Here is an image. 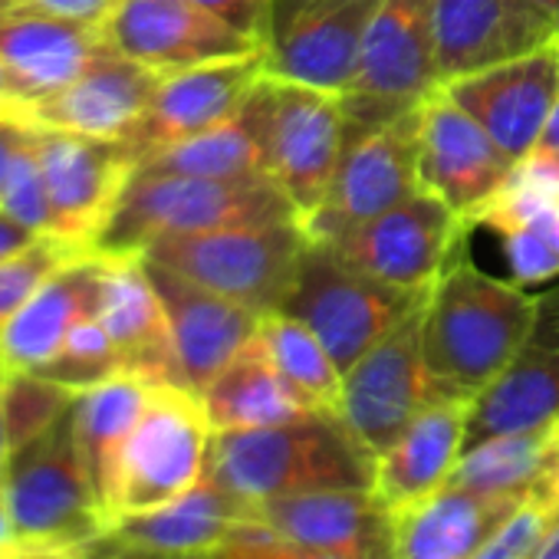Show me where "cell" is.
I'll list each match as a JSON object with an SVG mask.
<instances>
[{"instance_id": "cell-1", "label": "cell", "mask_w": 559, "mask_h": 559, "mask_svg": "<svg viewBox=\"0 0 559 559\" xmlns=\"http://www.w3.org/2000/svg\"><path fill=\"white\" fill-rule=\"evenodd\" d=\"M533 317L530 287L484 273L461 247L421 310V353L438 389L477 399L513 362Z\"/></svg>"}, {"instance_id": "cell-2", "label": "cell", "mask_w": 559, "mask_h": 559, "mask_svg": "<svg viewBox=\"0 0 559 559\" xmlns=\"http://www.w3.org/2000/svg\"><path fill=\"white\" fill-rule=\"evenodd\" d=\"M372 454L330 412L273 428L214 431L207 454V474L250 507L310 490L372 487Z\"/></svg>"}, {"instance_id": "cell-3", "label": "cell", "mask_w": 559, "mask_h": 559, "mask_svg": "<svg viewBox=\"0 0 559 559\" xmlns=\"http://www.w3.org/2000/svg\"><path fill=\"white\" fill-rule=\"evenodd\" d=\"M300 221L270 175L191 178L132 171L112 214L93 240L106 257H142L165 237H188L227 227Z\"/></svg>"}, {"instance_id": "cell-4", "label": "cell", "mask_w": 559, "mask_h": 559, "mask_svg": "<svg viewBox=\"0 0 559 559\" xmlns=\"http://www.w3.org/2000/svg\"><path fill=\"white\" fill-rule=\"evenodd\" d=\"M4 493L21 546L86 549L109 530L76 444L73 405L44 435L8 454Z\"/></svg>"}, {"instance_id": "cell-5", "label": "cell", "mask_w": 559, "mask_h": 559, "mask_svg": "<svg viewBox=\"0 0 559 559\" xmlns=\"http://www.w3.org/2000/svg\"><path fill=\"white\" fill-rule=\"evenodd\" d=\"M428 300V290H402L356 270L326 240H310L284 313L307 323L330 349L343 376L405 317Z\"/></svg>"}, {"instance_id": "cell-6", "label": "cell", "mask_w": 559, "mask_h": 559, "mask_svg": "<svg viewBox=\"0 0 559 559\" xmlns=\"http://www.w3.org/2000/svg\"><path fill=\"white\" fill-rule=\"evenodd\" d=\"M307 247L310 234L300 221H280L165 237L142 257L158 260L194 284L263 317L284 307Z\"/></svg>"}, {"instance_id": "cell-7", "label": "cell", "mask_w": 559, "mask_h": 559, "mask_svg": "<svg viewBox=\"0 0 559 559\" xmlns=\"http://www.w3.org/2000/svg\"><path fill=\"white\" fill-rule=\"evenodd\" d=\"M211 438L214 428L198 392L152 385L145 412L119 457L109 526L116 520L158 510L191 490L207 471Z\"/></svg>"}, {"instance_id": "cell-8", "label": "cell", "mask_w": 559, "mask_h": 559, "mask_svg": "<svg viewBox=\"0 0 559 559\" xmlns=\"http://www.w3.org/2000/svg\"><path fill=\"white\" fill-rule=\"evenodd\" d=\"M438 86L435 4L382 0L366 31L356 76L343 93L349 132H366L418 109Z\"/></svg>"}, {"instance_id": "cell-9", "label": "cell", "mask_w": 559, "mask_h": 559, "mask_svg": "<svg viewBox=\"0 0 559 559\" xmlns=\"http://www.w3.org/2000/svg\"><path fill=\"white\" fill-rule=\"evenodd\" d=\"M346 142L349 119L340 93L270 80L266 175L287 194L300 224H307L323 204Z\"/></svg>"}, {"instance_id": "cell-10", "label": "cell", "mask_w": 559, "mask_h": 559, "mask_svg": "<svg viewBox=\"0 0 559 559\" xmlns=\"http://www.w3.org/2000/svg\"><path fill=\"white\" fill-rule=\"evenodd\" d=\"M421 106L366 132H349L336 178L304 224L310 240H336L340 234L385 214L418 191Z\"/></svg>"}, {"instance_id": "cell-11", "label": "cell", "mask_w": 559, "mask_h": 559, "mask_svg": "<svg viewBox=\"0 0 559 559\" xmlns=\"http://www.w3.org/2000/svg\"><path fill=\"white\" fill-rule=\"evenodd\" d=\"M421 310L425 304L343 376L340 418L372 461L421 415L425 405L444 395L425 366Z\"/></svg>"}, {"instance_id": "cell-12", "label": "cell", "mask_w": 559, "mask_h": 559, "mask_svg": "<svg viewBox=\"0 0 559 559\" xmlns=\"http://www.w3.org/2000/svg\"><path fill=\"white\" fill-rule=\"evenodd\" d=\"M467 227L431 191L418 188L385 214L340 234L333 243L356 270L402 290H431L454 253L464 247Z\"/></svg>"}, {"instance_id": "cell-13", "label": "cell", "mask_w": 559, "mask_h": 559, "mask_svg": "<svg viewBox=\"0 0 559 559\" xmlns=\"http://www.w3.org/2000/svg\"><path fill=\"white\" fill-rule=\"evenodd\" d=\"M513 168L516 165L497 148L480 122L448 96L444 86L421 103L418 188L441 198L467 230L503 191Z\"/></svg>"}, {"instance_id": "cell-14", "label": "cell", "mask_w": 559, "mask_h": 559, "mask_svg": "<svg viewBox=\"0 0 559 559\" xmlns=\"http://www.w3.org/2000/svg\"><path fill=\"white\" fill-rule=\"evenodd\" d=\"M103 40L162 76L263 50L194 0H119L103 24Z\"/></svg>"}, {"instance_id": "cell-15", "label": "cell", "mask_w": 559, "mask_h": 559, "mask_svg": "<svg viewBox=\"0 0 559 559\" xmlns=\"http://www.w3.org/2000/svg\"><path fill=\"white\" fill-rule=\"evenodd\" d=\"M37 158L50 191L53 237L93 247L135 171L132 155L119 139L37 126Z\"/></svg>"}, {"instance_id": "cell-16", "label": "cell", "mask_w": 559, "mask_h": 559, "mask_svg": "<svg viewBox=\"0 0 559 559\" xmlns=\"http://www.w3.org/2000/svg\"><path fill=\"white\" fill-rule=\"evenodd\" d=\"M263 50L162 76L148 112L132 126L129 135L119 139L132 162L139 165L155 152L171 148L198 132H207L211 126L234 116L266 80Z\"/></svg>"}, {"instance_id": "cell-17", "label": "cell", "mask_w": 559, "mask_h": 559, "mask_svg": "<svg viewBox=\"0 0 559 559\" xmlns=\"http://www.w3.org/2000/svg\"><path fill=\"white\" fill-rule=\"evenodd\" d=\"M444 90L471 119L480 122L497 148L520 165L559 99V40L444 83Z\"/></svg>"}, {"instance_id": "cell-18", "label": "cell", "mask_w": 559, "mask_h": 559, "mask_svg": "<svg viewBox=\"0 0 559 559\" xmlns=\"http://www.w3.org/2000/svg\"><path fill=\"white\" fill-rule=\"evenodd\" d=\"M559 418V280L536 294L533 326L513 362L474 399L467 444L539 428Z\"/></svg>"}, {"instance_id": "cell-19", "label": "cell", "mask_w": 559, "mask_h": 559, "mask_svg": "<svg viewBox=\"0 0 559 559\" xmlns=\"http://www.w3.org/2000/svg\"><path fill=\"white\" fill-rule=\"evenodd\" d=\"M253 520L300 549L349 559H392L395 516L369 487H333L253 503Z\"/></svg>"}, {"instance_id": "cell-20", "label": "cell", "mask_w": 559, "mask_h": 559, "mask_svg": "<svg viewBox=\"0 0 559 559\" xmlns=\"http://www.w3.org/2000/svg\"><path fill=\"white\" fill-rule=\"evenodd\" d=\"M431 4L441 86L559 40L556 24L530 0H431Z\"/></svg>"}, {"instance_id": "cell-21", "label": "cell", "mask_w": 559, "mask_h": 559, "mask_svg": "<svg viewBox=\"0 0 559 559\" xmlns=\"http://www.w3.org/2000/svg\"><path fill=\"white\" fill-rule=\"evenodd\" d=\"M142 260L165 307L185 382L191 392L201 395L211 385V379L257 336L260 313L194 284V280L181 276L178 270L158 260Z\"/></svg>"}, {"instance_id": "cell-22", "label": "cell", "mask_w": 559, "mask_h": 559, "mask_svg": "<svg viewBox=\"0 0 559 559\" xmlns=\"http://www.w3.org/2000/svg\"><path fill=\"white\" fill-rule=\"evenodd\" d=\"M158 83L162 73L103 44L90 67L70 86L31 106V122L40 129L122 139L148 112Z\"/></svg>"}, {"instance_id": "cell-23", "label": "cell", "mask_w": 559, "mask_h": 559, "mask_svg": "<svg viewBox=\"0 0 559 559\" xmlns=\"http://www.w3.org/2000/svg\"><path fill=\"white\" fill-rule=\"evenodd\" d=\"M96 320L119 349L126 376H135L148 385L188 389L165 307L142 257H106Z\"/></svg>"}, {"instance_id": "cell-24", "label": "cell", "mask_w": 559, "mask_h": 559, "mask_svg": "<svg viewBox=\"0 0 559 559\" xmlns=\"http://www.w3.org/2000/svg\"><path fill=\"white\" fill-rule=\"evenodd\" d=\"M471 405L474 399L467 395H438L376 457L369 490L392 516L428 500L448 484L467 444Z\"/></svg>"}, {"instance_id": "cell-25", "label": "cell", "mask_w": 559, "mask_h": 559, "mask_svg": "<svg viewBox=\"0 0 559 559\" xmlns=\"http://www.w3.org/2000/svg\"><path fill=\"white\" fill-rule=\"evenodd\" d=\"M379 4L382 0H330L280 31L263 50L266 76L343 96L356 76L362 40Z\"/></svg>"}, {"instance_id": "cell-26", "label": "cell", "mask_w": 559, "mask_h": 559, "mask_svg": "<svg viewBox=\"0 0 559 559\" xmlns=\"http://www.w3.org/2000/svg\"><path fill=\"white\" fill-rule=\"evenodd\" d=\"M106 257L90 250L53 270L40 290L0 330V366L8 372H37L50 362L70 333L96 317Z\"/></svg>"}, {"instance_id": "cell-27", "label": "cell", "mask_w": 559, "mask_h": 559, "mask_svg": "<svg viewBox=\"0 0 559 559\" xmlns=\"http://www.w3.org/2000/svg\"><path fill=\"white\" fill-rule=\"evenodd\" d=\"M500 240L510 276L520 287L559 280V175L516 165L503 191L477 224Z\"/></svg>"}, {"instance_id": "cell-28", "label": "cell", "mask_w": 559, "mask_h": 559, "mask_svg": "<svg viewBox=\"0 0 559 559\" xmlns=\"http://www.w3.org/2000/svg\"><path fill=\"white\" fill-rule=\"evenodd\" d=\"M103 27L21 4L0 14V60L14 73L27 106L70 86L103 47Z\"/></svg>"}, {"instance_id": "cell-29", "label": "cell", "mask_w": 559, "mask_h": 559, "mask_svg": "<svg viewBox=\"0 0 559 559\" xmlns=\"http://www.w3.org/2000/svg\"><path fill=\"white\" fill-rule=\"evenodd\" d=\"M530 497H484L441 487L395 516L392 559H474Z\"/></svg>"}, {"instance_id": "cell-30", "label": "cell", "mask_w": 559, "mask_h": 559, "mask_svg": "<svg viewBox=\"0 0 559 559\" xmlns=\"http://www.w3.org/2000/svg\"><path fill=\"white\" fill-rule=\"evenodd\" d=\"M250 516L253 507L204 471V477L171 503L116 520L103 536L109 543L158 552H217Z\"/></svg>"}, {"instance_id": "cell-31", "label": "cell", "mask_w": 559, "mask_h": 559, "mask_svg": "<svg viewBox=\"0 0 559 559\" xmlns=\"http://www.w3.org/2000/svg\"><path fill=\"white\" fill-rule=\"evenodd\" d=\"M266 112L270 80L224 122L198 132L171 148L139 162L142 175H191V178H257L266 175Z\"/></svg>"}, {"instance_id": "cell-32", "label": "cell", "mask_w": 559, "mask_h": 559, "mask_svg": "<svg viewBox=\"0 0 559 559\" xmlns=\"http://www.w3.org/2000/svg\"><path fill=\"white\" fill-rule=\"evenodd\" d=\"M201 402L214 431L273 428L313 415V408L280 376L273 356L260 340V330L211 379V385L201 392Z\"/></svg>"}, {"instance_id": "cell-33", "label": "cell", "mask_w": 559, "mask_h": 559, "mask_svg": "<svg viewBox=\"0 0 559 559\" xmlns=\"http://www.w3.org/2000/svg\"><path fill=\"white\" fill-rule=\"evenodd\" d=\"M152 385L135 376H116L109 382H99L76 395L73 402V421H76V444L90 474V484L96 490V500L106 513H112V493H116V474L122 448L135 428V421L145 412Z\"/></svg>"}, {"instance_id": "cell-34", "label": "cell", "mask_w": 559, "mask_h": 559, "mask_svg": "<svg viewBox=\"0 0 559 559\" xmlns=\"http://www.w3.org/2000/svg\"><path fill=\"white\" fill-rule=\"evenodd\" d=\"M549 435L552 421L477 441L464 448L444 487L474 490L484 497H530L546 461Z\"/></svg>"}, {"instance_id": "cell-35", "label": "cell", "mask_w": 559, "mask_h": 559, "mask_svg": "<svg viewBox=\"0 0 559 559\" xmlns=\"http://www.w3.org/2000/svg\"><path fill=\"white\" fill-rule=\"evenodd\" d=\"M260 340L273 356L280 376L313 408L340 415L343 405V369L320 343V336L284 310H270L260 317Z\"/></svg>"}, {"instance_id": "cell-36", "label": "cell", "mask_w": 559, "mask_h": 559, "mask_svg": "<svg viewBox=\"0 0 559 559\" xmlns=\"http://www.w3.org/2000/svg\"><path fill=\"white\" fill-rule=\"evenodd\" d=\"M80 392L50 382L37 372H8L0 385V425H4L8 454L44 435Z\"/></svg>"}, {"instance_id": "cell-37", "label": "cell", "mask_w": 559, "mask_h": 559, "mask_svg": "<svg viewBox=\"0 0 559 559\" xmlns=\"http://www.w3.org/2000/svg\"><path fill=\"white\" fill-rule=\"evenodd\" d=\"M37 376L60 382L73 392H86L99 382L122 376V359H119V349L112 346L106 326L96 317H90L70 333V340L60 346V353L37 369Z\"/></svg>"}, {"instance_id": "cell-38", "label": "cell", "mask_w": 559, "mask_h": 559, "mask_svg": "<svg viewBox=\"0 0 559 559\" xmlns=\"http://www.w3.org/2000/svg\"><path fill=\"white\" fill-rule=\"evenodd\" d=\"M90 250L93 247L44 234L31 247L17 250L8 260H0V330H4L8 320L40 290V284L53 270H60L63 263H70Z\"/></svg>"}, {"instance_id": "cell-39", "label": "cell", "mask_w": 559, "mask_h": 559, "mask_svg": "<svg viewBox=\"0 0 559 559\" xmlns=\"http://www.w3.org/2000/svg\"><path fill=\"white\" fill-rule=\"evenodd\" d=\"M0 211L21 221L34 234H53V211H50V191L47 178L37 158V135L34 142L21 152L4 191H0Z\"/></svg>"}, {"instance_id": "cell-40", "label": "cell", "mask_w": 559, "mask_h": 559, "mask_svg": "<svg viewBox=\"0 0 559 559\" xmlns=\"http://www.w3.org/2000/svg\"><path fill=\"white\" fill-rule=\"evenodd\" d=\"M559 520V503L530 497L523 507L477 549L474 559H536L543 539Z\"/></svg>"}, {"instance_id": "cell-41", "label": "cell", "mask_w": 559, "mask_h": 559, "mask_svg": "<svg viewBox=\"0 0 559 559\" xmlns=\"http://www.w3.org/2000/svg\"><path fill=\"white\" fill-rule=\"evenodd\" d=\"M217 559H297V552L284 536H276L270 526L250 516L217 549Z\"/></svg>"}, {"instance_id": "cell-42", "label": "cell", "mask_w": 559, "mask_h": 559, "mask_svg": "<svg viewBox=\"0 0 559 559\" xmlns=\"http://www.w3.org/2000/svg\"><path fill=\"white\" fill-rule=\"evenodd\" d=\"M204 11H211L217 21L230 24L234 31L253 37L257 44H270L273 31V4L276 0H194Z\"/></svg>"}, {"instance_id": "cell-43", "label": "cell", "mask_w": 559, "mask_h": 559, "mask_svg": "<svg viewBox=\"0 0 559 559\" xmlns=\"http://www.w3.org/2000/svg\"><path fill=\"white\" fill-rule=\"evenodd\" d=\"M37 126L27 116H0V191H4L21 152L34 142Z\"/></svg>"}, {"instance_id": "cell-44", "label": "cell", "mask_w": 559, "mask_h": 559, "mask_svg": "<svg viewBox=\"0 0 559 559\" xmlns=\"http://www.w3.org/2000/svg\"><path fill=\"white\" fill-rule=\"evenodd\" d=\"M24 4L40 8L47 14H57V17H67V21L103 27L106 17L119 8V0H24Z\"/></svg>"}, {"instance_id": "cell-45", "label": "cell", "mask_w": 559, "mask_h": 559, "mask_svg": "<svg viewBox=\"0 0 559 559\" xmlns=\"http://www.w3.org/2000/svg\"><path fill=\"white\" fill-rule=\"evenodd\" d=\"M80 559H217V552H158V549L109 543L106 536H99L96 543L80 549Z\"/></svg>"}, {"instance_id": "cell-46", "label": "cell", "mask_w": 559, "mask_h": 559, "mask_svg": "<svg viewBox=\"0 0 559 559\" xmlns=\"http://www.w3.org/2000/svg\"><path fill=\"white\" fill-rule=\"evenodd\" d=\"M520 165H530V168H543V171H556L559 175V99L549 109V116H546V122H543L533 148H530V155Z\"/></svg>"}, {"instance_id": "cell-47", "label": "cell", "mask_w": 559, "mask_h": 559, "mask_svg": "<svg viewBox=\"0 0 559 559\" xmlns=\"http://www.w3.org/2000/svg\"><path fill=\"white\" fill-rule=\"evenodd\" d=\"M539 500H552L559 503V418L552 421V435H549V448H546V461L539 471V480L533 484V493Z\"/></svg>"}, {"instance_id": "cell-48", "label": "cell", "mask_w": 559, "mask_h": 559, "mask_svg": "<svg viewBox=\"0 0 559 559\" xmlns=\"http://www.w3.org/2000/svg\"><path fill=\"white\" fill-rule=\"evenodd\" d=\"M323 4H330V0H276V4H273V31H270V40L280 31H287L290 24H297L300 17H307L317 8H323Z\"/></svg>"}, {"instance_id": "cell-49", "label": "cell", "mask_w": 559, "mask_h": 559, "mask_svg": "<svg viewBox=\"0 0 559 559\" xmlns=\"http://www.w3.org/2000/svg\"><path fill=\"white\" fill-rule=\"evenodd\" d=\"M37 237H40V234L27 230L21 221H14L11 214L0 211V260H8V257H14L17 250L31 247Z\"/></svg>"}, {"instance_id": "cell-50", "label": "cell", "mask_w": 559, "mask_h": 559, "mask_svg": "<svg viewBox=\"0 0 559 559\" xmlns=\"http://www.w3.org/2000/svg\"><path fill=\"white\" fill-rule=\"evenodd\" d=\"M0 559H80V549H44V546H8Z\"/></svg>"}, {"instance_id": "cell-51", "label": "cell", "mask_w": 559, "mask_h": 559, "mask_svg": "<svg viewBox=\"0 0 559 559\" xmlns=\"http://www.w3.org/2000/svg\"><path fill=\"white\" fill-rule=\"evenodd\" d=\"M0 106H11V109H17V112H27V116H31V106L24 103L21 86H17V80H14V73L8 70V63H4V60H0Z\"/></svg>"}, {"instance_id": "cell-52", "label": "cell", "mask_w": 559, "mask_h": 559, "mask_svg": "<svg viewBox=\"0 0 559 559\" xmlns=\"http://www.w3.org/2000/svg\"><path fill=\"white\" fill-rule=\"evenodd\" d=\"M14 546V526H11V510H8V493L4 480H0V549Z\"/></svg>"}, {"instance_id": "cell-53", "label": "cell", "mask_w": 559, "mask_h": 559, "mask_svg": "<svg viewBox=\"0 0 559 559\" xmlns=\"http://www.w3.org/2000/svg\"><path fill=\"white\" fill-rule=\"evenodd\" d=\"M536 559H559V520L552 523V530H549V536L543 539V546H539V552H536Z\"/></svg>"}, {"instance_id": "cell-54", "label": "cell", "mask_w": 559, "mask_h": 559, "mask_svg": "<svg viewBox=\"0 0 559 559\" xmlns=\"http://www.w3.org/2000/svg\"><path fill=\"white\" fill-rule=\"evenodd\" d=\"M533 8H539L552 24H556V31H559V0H530Z\"/></svg>"}, {"instance_id": "cell-55", "label": "cell", "mask_w": 559, "mask_h": 559, "mask_svg": "<svg viewBox=\"0 0 559 559\" xmlns=\"http://www.w3.org/2000/svg\"><path fill=\"white\" fill-rule=\"evenodd\" d=\"M294 552H297V559H349V556H340V552H320V549H300V546H294Z\"/></svg>"}, {"instance_id": "cell-56", "label": "cell", "mask_w": 559, "mask_h": 559, "mask_svg": "<svg viewBox=\"0 0 559 559\" xmlns=\"http://www.w3.org/2000/svg\"><path fill=\"white\" fill-rule=\"evenodd\" d=\"M17 4H21V0H0V14L11 11V8H17Z\"/></svg>"}, {"instance_id": "cell-57", "label": "cell", "mask_w": 559, "mask_h": 559, "mask_svg": "<svg viewBox=\"0 0 559 559\" xmlns=\"http://www.w3.org/2000/svg\"><path fill=\"white\" fill-rule=\"evenodd\" d=\"M0 116H27V112H17V109H11V106H0ZM31 119V116H27Z\"/></svg>"}, {"instance_id": "cell-58", "label": "cell", "mask_w": 559, "mask_h": 559, "mask_svg": "<svg viewBox=\"0 0 559 559\" xmlns=\"http://www.w3.org/2000/svg\"><path fill=\"white\" fill-rule=\"evenodd\" d=\"M4 376H8V369H4V366H0V385H4Z\"/></svg>"}, {"instance_id": "cell-59", "label": "cell", "mask_w": 559, "mask_h": 559, "mask_svg": "<svg viewBox=\"0 0 559 559\" xmlns=\"http://www.w3.org/2000/svg\"><path fill=\"white\" fill-rule=\"evenodd\" d=\"M0 552H4V549H0Z\"/></svg>"}]
</instances>
